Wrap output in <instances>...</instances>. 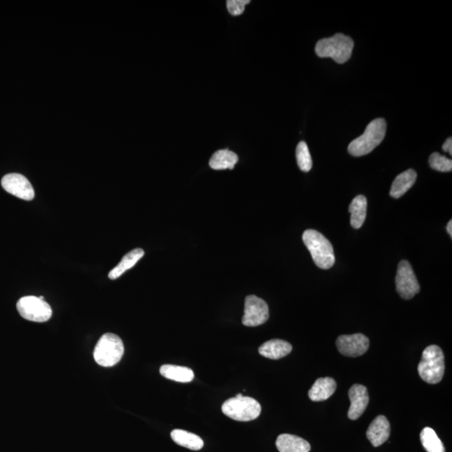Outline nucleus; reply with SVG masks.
Listing matches in <instances>:
<instances>
[{
  "instance_id": "obj_1",
  "label": "nucleus",
  "mask_w": 452,
  "mask_h": 452,
  "mask_svg": "<svg viewBox=\"0 0 452 452\" xmlns=\"http://www.w3.org/2000/svg\"><path fill=\"white\" fill-rule=\"evenodd\" d=\"M302 241L311 253L314 263L320 268H331L335 263V255L331 242L324 235L315 230H308L302 235Z\"/></svg>"
},
{
  "instance_id": "obj_2",
  "label": "nucleus",
  "mask_w": 452,
  "mask_h": 452,
  "mask_svg": "<svg viewBox=\"0 0 452 452\" xmlns=\"http://www.w3.org/2000/svg\"><path fill=\"white\" fill-rule=\"evenodd\" d=\"M353 46L355 43L351 37L339 33L318 41L315 52L321 58H332L339 64H344L351 59Z\"/></svg>"
},
{
  "instance_id": "obj_3",
  "label": "nucleus",
  "mask_w": 452,
  "mask_h": 452,
  "mask_svg": "<svg viewBox=\"0 0 452 452\" xmlns=\"http://www.w3.org/2000/svg\"><path fill=\"white\" fill-rule=\"evenodd\" d=\"M386 121L383 119L372 121L367 126L364 135L357 137L348 145V153L355 157L369 155L382 143L386 133Z\"/></svg>"
},
{
  "instance_id": "obj_4",
  "label": "nucleus",
  "mask_w": 452,
  "mask_h": 452,
  "mask_svg": "<svg viewBox=\"0 0 452 452\" xmlns=\"http://www.w3.org/2000/svg\"><path fill=\"white\" fill-rule=\"evenodd\" d=\"M418 373L424 382H441L445 373V356L439 346L431 345L424 349L418 365Z\"/></svg>"
},
{
  "instance_id": "obj_5",
  "label": "nucleus",
  "mask_w": 452,
  "mask_h": 452,
  "mask_svg": "<svg viewBox=\"0 0 452 452\" xmlns=\"http://www.w3.org/2000/svg\"><path fill=\"white\" fill-rule=\"evenodd\" d=\"M124 355L123 340L116 334L105 333L94 349V360L102 367H112L119 363Z\"/></svg>"
},
{
  "instance_id": "obj_6",
  "label": "nucleus",
  "mask_w": 452,
  "mask_h": 452,
  "mask_svg": "<svg viewBox=\"0 0 452 452\" xmlns=\"http://www.w3.org/2000/svg\"><path fill=\"white\" fill-rule=\"evenodd\" d=\"M224 415L237 422H250L261 415L260 403L251 397L238 394L235 398L227 400L222 408Z\"/></svg>"
},
{
  "instance_id": "obj_7",
  "label": "nucleus",
  "mask_w": 452,
  "mask_h": 452,
  "mask_svg": "<svg viewBox=\"0 0 452 452\" xmlns=\"http://www.w3.org/2000/svg\"><path fill=\"white\" fill-rule=\"evenodd\" d=\"M17 310L25 320L45 322L52 317V308L45 299L35 296L21 297L17 302Z\"/></svg>"
},
{
  "instance_id": "obj_8",
  "label": "nucleus",
  "mask_w": 452,
  "mask_h": 452,
  "mask_svg": "<svg viewBox=\"0 0 452 452\" xmlns=\"http://www.w3.org/2000/svg\"><path fill=\"white\" fill-rule=\"evenodd\" d=\"M397 292L406 300H410L420 293V286L411 263L402 261L399 263L395 277Z\"/></svg>"
},
{
  "instance_id": "obj_9",
  "label": "nucleus",
  "mask_w": 452,
  "mask_h": 452,
  "mask_svg": "<svg viewBox=\"0 0 452 452\" xmlns=\"http://www.w3.org/2000/svg\"><path fill=\"white\" fill-rule=\"evenodd\" d=\"M269 308L262 298L250 295L245 300L242 324L246 327H257L268 320Z\"/></svg>"
},
{
  "instance_id": "obj_10",
  "label": "nucleus",
  "mask_w": 452,
  "mask_h": 452,
  "mask_svg": "<svg viewBox=\"0 0 452 452\" xmlns=\"http://www.w3.org/2000/svg\"><path fill=\"white\" fill-rule=\"evenodd\" d=\"M3 190L9 194L23 200H32L35 190L28 179L19 174H9L3 177L1 180Z\"/></svg>"
},
{
  "instance_id": "obj_11",
  "label": "nucleus",
  "mask_w": 452,
  "mask_h": 452,
  "mask_svg": "<svg viewBox=\"0 0 452 452\" xmlns=\"http://www.w3.org/2000/svg\"><path fill=\"white\" fill-rule=\"evenodd\" d=\"M336 344L341 355L355 357L363 355L368 351L369 340L364 334L355 333L340 336Z\"/></svg>"
},
{
  "instance_id": "obj_12",
  "label": "nucleus",
  "mask_w": 452,
  "mask_h": 452,
  "mask_svg": "<svg viewBox=\"0 0 452 452\" xmlns=\"http://www.w3.org/2000/svg\"><path fill=\"white\" fill-rule=\"evenodd\" d=\"M351 404L348 412V418L357 420L364 414L369 402L367 388L361 384H353L348 391Z\"/></svg>"
},
{
  "instance_id": "obj_13",
  "label": "nucleus",
  "mask_w": 452,
  "mask_h": 452,
  "mask_svg": "<svg viewBox=\"0 0 452 452\" xmlns=\"http://www.w3.org/2000/svg\"><path fill=\"white\" fill-rule=\"evenodd\" d=\"M391 435V424L384 415H379L373 420L367 431V438L375 447L383 445Z\"/></svg>"
},
{
  "instance_id": "obj_14",
  "label": "nucleus",
  "mask_w": 452,
  "mask_h": 452,
  "mask_svg": "<svg viewBox=\"0 0 452 452\" xmlns=\"http://www.w3.org/2000/svg\"><path fill=\"white\" fill-rule=\"evenodd\" d=\"M293 351V346L288 342L281 340H271L259 348V353L263 357L271 360H280L288 355Z\"/></svg>"
},
{
  "instance_id": "obj_15",
  "label": "nucleus",
  "mask_w": 452,
  "mask_h": 452,
  "mask_svg": "<svg viewBox=\"0 0 452 452\" xmlns=\"http://www.w3.org/2000/svg\"><path fill=\"white\" fill-rule=\"evenodd\" d=\"M337 384L335 380L330 377L317 379L313 384L311 390L308 392L310 400L313 402H324L331 397L336 391Z\"/></svg>"
},
{
  "instance_id": "obj_16",
  "label": "nucleus",
  "mask_w": 452,
  "mask_h": 452,
  "mask_svg": "<svg viewBox=\"0 0 452 452\" xmlns=\"http://www.w3.org/2000/svg\"><path fill=\"white\" fill-rule=\"evenodd\" d=\"M276 446L279 452H309L311 446L299 436L282 434L278 436Z\"/></svg>"
},
{
  "instance_id": "obj_17",
  "label": "nucleus",
  "mask_w": 452,
  "mask_h": 452,
  "mask_svg": "<svg viewBox=\"0 0 452 452\" xmlns=\"http://www.w3.org/2000/svg\"><path fill=\"white\" fill-rule=\"evenodd\" d=\"M417 174L414 170H408L396 177L391 188L393 198L399 199L414 186Z\"/></svg>"
},
{
  "instance_id": "obj_18",
  "label": "nucleus",
  "mask_w": 452,
  "mask_h": 452,
  "mask_svg": "<svg viewBox=\"0 0 452 452\" xmlns=\"http://www.w3.org/2000/svg\"><path fill=\"white\" fill-rule=\"evenodd\" d=\"M160 373L164 378L179 383H190L195 378L191 369L178 365L164 364L160 368Z\"/></svg>"
},
{
  "instance_id": "obj_19",
  "label": "nucleus",
  "mask_w": 452,
  "mask_h": 452,
  "mask_svg": "<svg viewBox=\"0 0 452 452\" xmlns=\"http://www.w3.org/2000/svg\"><path fill=\"white\" fill-rule=\"evenodd\" d=\"M144 255V250L141 248H137L130 251L124 255L121 261L110 271L108 277L111 280H116L120 277L126 271L132 268Z\"/></svg>"
},
{
  "instance_id": "obj_20",
  "label": "nucleus",
  "mask_w": 452,
  "mask_h": 452,
  "mask_svg": "<svg viewBox=\"0 0 452 452\" xmlns=\"http://www.w3.org/2000/svg\"><path fill=\"white\" fill-rule=\"evenodd\" d=\"M367 199L364 195H357L349 206L351 213V225L355 229H360L364 225L367 215Z\"/></svg>"
},
{
  "instance_id": "obj_21",
  "label": "nucleus",
  "mask_w": 452,
  "mask_h": 452,
  "mask_svg": "<svg viewBox=\"0 0 452 452\" xmlns=\"http://www.w3.org/2000/svg\"><path fill=\"white\" fill-rule=\"evenodd\" d=\"M171 438L178 445L193 451L202 450L204 442L199 435L184 430L176 429L171 432Z\"/></svg>"
},
{
  "instance_id": "obj_22",
  "label": "nucleus",
  "mask_w": 452,
  "mask_h": 452,
  "mask_svg": "<svg viewBox=\"0 0 452 452\" xmlns=\"http://www.w3.org/2000/svg\"><path fill=\"white\" fill-rule=\"evenodd\" d=\"M238 156L234 152L224 149L215 152L210 160V166L215 170H233L238 162Z\"/></svg>"
},
{
  "instance_id": "obj_23",
  "label": "nucleus",
  "mask_w": 452,
  "mask_h": 452,
  "mask_svg": "<svg viewBox=\"0 0 452 452\" xmlns=\"http://www.w3.org/2000/svg\"><path fill=\"white\" fill-rule=\"evenodd\" d=\"M420 441L427 452H446L441 439L430 427L424 428L420 433Z\"/></svg>"
},
{
  "instance_id": "obj_24",
  "label": "nucleus",
  "mask_w": 452,
  "mask_h": 452,
  "mask_svg": "<svg viewBox=\"0 0 452 452\" xmlns=\"http://www.w3.org/2000/svg\"><path fill=\"white\" fill-rule=\"evenodd\" d=\"M298 167L304 172H309L313 168V160L308 145L305 141L298 144L296 150Z\"/></svg>"
},
{
  "instance_id": "obj_25",
  "label": "nucleus",
  "mask_w": 452,
  "mask_h": 452,
  "mask_svg": "<svg viewBox=\"0 0 452 452\" xmlns=\"http://www.w3.org/2000/svg\"><path fill=\"white\" fill-rule=\"evenodd\" d=\"M429 164L431 168L439 172H451L452 170V161L446 156L433 153L430 156Z\"/></svg>"
},
{
  "instance_id": "obj_26",
  "label": "nucleus",
  "mask_w": 452,
  "mask_h": 452,
  "mask_svg": "<svg viewBox=\"0 0 452 452\" xmlns=\"http://www.w3.org/2000/svg\"><path fill=\"white\" fill-rule=\"evenodd\" d=\"M250 2V0H228L226 2L228 11L234 17H237L243 13L246 6Z\"/></svg>"
},
{
  "instance_id": "obj_27",
  "label": "nucleus",
  "mask_w": 452,
  "mask_h": 452,
  "mask_svg": "<svg viewBox=\"0 0 452 452\" xmlns=\"http://www.w3.org/2000/svg\"><path fill=\"white\" fill-rule=\"evenodd\" d=\"M443 151H445L446 153H449L450 155H452V139L451 137H449V139H447L446 141H445V144H443L442 146Z\"/></svg>"
},
{
  "instance_id": "obj_28",
  "label": "nucleus",
  "mask_w": 452,
  "mask_h": 452,
  "mask_svg": "<svg viewBox=\"0 0 452 452\" xmlns=\"http://www.w3.org/2000/svg\"><path fill=\"white\" fill-rule=\"evenodd\" d=\"M447 233L450 235V237H452V221H450L447 224L446 226Z\"/></svg>"
}]
</instances>
